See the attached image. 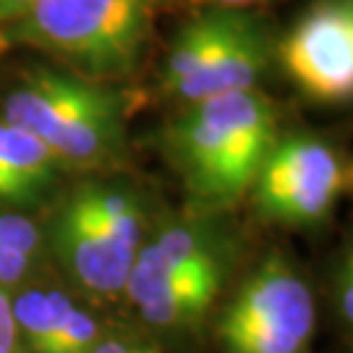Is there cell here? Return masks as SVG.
Instances as JSON below:
<instances>
[{"mask_svg":"<svg viewBox=\"0 0 353 353\" xmlns=\"http://www.w3.org/2000/svg\"><path fill=\"white\" fill-rule=\"evenodd\" d=\"M278 134L272 100L259 89H243L183 105L163 141L191 202L217 212L249 196Z\"/></svg>","mask_w":353,"mask_h":353,"instance_id":"1","label":"cell"},{"mask_svg":"<svg viewBox=\"0 0 353 353\" xmlns=\"http://www.w3.org/2000/svg\"><path fill=\"white\" fill-rule=\"evenodd\" d=\"M3 121L29 131L63 168L100 173L126 157L121 94L81 74L26 68L3 94Z\"/></svg>","mask_w":353,"mask_h":353,"instance_id":"2","label":"cell"},{"mask_svg":"<svg viewBox=\"0 0 353 353\" xmlns=\"http://www.w3.org/2000/svg\"><path fill=\"white\" fill-rule=\"evenodd\" d=\"M42 239L76 288L100 299L121 296L147 239V199L126 181H81L52 207Z\"/></svg>","mask_w":353,"mask_h":353,"instance_id":"3","label":"cell"},{"mask_svg":"<svg viewBox=\"0 0 353 353\" xmlns=\"http://www.w3.org/2000/svg\"><path fill=\"white\" fill-rule=\"evenodd\" d=\"M160 6L163 0H34L6 34L11 45H32L108 84L139 65Z\"/></svg>","mask_w":353,"mask_h":353,"instance_id":"4","label":"cell"},{"mask_svg":"<svg viewBox=\"0 0 353 353\" xmlns=\"http://www.w3.org/2000/svg\"><path fill=\"white\" fill-rule=\"evenodd\" d=\"M272 61L262 21L243 8H212L178 29L163 63V89L181 105L259 89Z\"/></svg>","mask_w":353,"mask_h":353,"instance_id":"5","label":"cell"},{"mask_svg":"<svg viewBox=\"0 0 353 353\" xmlns=\"http://www.w3.org/2000/svg\"><path fill=\"white\" fill-rule=\"evenodd\" d=\"M314 330V293L280 252L243 278L217 319L223 353H309Z\"/></svg>","mask_w":353,"mask_h":353,"instance_id":"6","label":"cell"},{"mask_svg":"<svg viewBox=\"0 0 353 353\" xmlns=\"http://www.w3.org/2000/svg\"><path fill=\"white\" fill-rule=\"evenodd\" d=\"M351 189V165L314 134H283L267 152L249 191L254 210L283 228H319Z\"/></svg>","mask_w":353,"mask_h":353,"instance_id":"7","label":"cell"},{"mask_svg":"<svg viewBox=\"0 0 353 353\" xmlns=\"http://www.w3.org/2000/svg\"><path fill=\"white\" fill-rule=\"evenodd\" d=\"M283 71L303 97L341 105L353 94V3L316 0L278 45Z\"/></svg>","mask_w":353,"mask_h":353,"instance_id":"8","label":"cell"},{"mask_svg":"<svg viewBox=\"0 0 353 353\" xmlns=\"http://www.w3.org/2000/svg\"><path fill=\"white\" fill-rule=\"evenodd\" d=\"M11 314L21 353H89L105 325L68 290L50 283H21L11 290Z\"/></svg>","mask_w":353,"mask_h":353,"instance_id":"9","label":"cell"},{"mask_svg":"<svg viewBox=\"0 0 353 353\" xmlns=\"http://www.w3.org/2000/svg\"><path fill=\"white\" fill-rule=\"evenodd\" d=\"M228 278L230 267H207L183 275L128 283L123 293L152 330L181 335L196 330L207 319Z\"/></svg>","mask_w":353,"mask_h":353,"instance_id":"10","label":"cell"},{"mask_svg":"<svg viewBox=\"0 0 353 353\" xmlns=\"http://www.w3.org/2000/svg\"><path fill=\"white\" fill-rule=\"evenodd\" d=\"M63 170L45 144L0 118V207L24 212L45 202Z\"/></svg>","mask_w":353,"mask_h":353,"instance_id":"11","label":"cell"},{"mask_svg":"<svg viewBox=\"0 0 353 353\" xmlns=\"http://www.w3.org/2000/svg\"><path fill=\"white\" fill-rule=\"evenodd\" d=\"M45 254L42 228L29 214L0 207V288L11 293L34 278Z\"/></svg>","mask_w":353,"mask_h":353,"instance_id":"12","label":"cell"},{"mask_svg":"<svg viewBox=\"0 0 353 353\" xmlns=\"http://www.w3.org/2000/svg\"><path fill=\"white\" fill-rule=\"evenodd\" d=\"M327 301L332 316L341 327L351 330L353 322V256L351 246H345L332 259L327 272Z\"/></svg>","mask_w":353,"mask_h":353,"instance_id":"13","label":"cell"},{"mask_svg":"<svg viewBox=\"0 0 353 353\" xmlns=\"http://www.w3.org/2000/svg\"><path fill=\"white\" fill-rule=\"evenodd\" d=\"M89 353H163L154 343L144 341L126 330H105Z\"/></svg>","mask_w":353,"mask_h":353,"instance_id":"14","label":"cell"},{"mask_svg":"<svg viewBox=\"0 0 353 353\" xmlns=\"http://www.w3.org/2000/svg\"><path fill=\"white\" fill-rule=\"evenodd\" d=\"M0 353H21L11 314V293L0 288Z\"/></svg>","mask_w":353,"mask_h":353,"instance_id":"15","label":"cell"},{"mask_svg":"<svg viewBox=\"0 0 353 353\" xmlns=\"http://www.w3.org/2000/svg\"><path fill=\"white\" fill-rule=\"evenodd\" d=\"M32 6H34V0H0V29H6L16 19H21Z\"/></svg>","mask_w":353,"mask_h":353,"instance_id":"16","label":"cell"},{"mask_svg":"<svg viewBox=\"0 0 353 353\" xmlns=\"http://www.w3.org/2000/svg\"><path fill=\"white\" fill-rule=\"evenodd\" d=\"M204 3H212L214 8H249V6L265 3V0H204Z\"/></svg>","mask_w":353,"mask_h":353,"instance_id":"17","label":"cell"},{"mask_svg":"<svg viewBox=\"0 0 353 353\" xmlns=\"http://www.w3.org/2000/svg\"><path fill=\"white\" fill-rule=\"evenodd\" d=\"M8 48H11V39H8V34H6V29H0V55H6Z\"/></svg>","mask_w":353,"mask_h":353,"instance_id":"18","label":"cell"}]
</instances>
